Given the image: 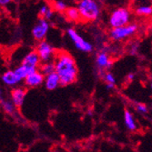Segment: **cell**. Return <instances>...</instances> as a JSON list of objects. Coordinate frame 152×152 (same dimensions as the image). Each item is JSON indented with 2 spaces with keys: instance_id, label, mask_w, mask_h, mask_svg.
Instances as JSON below:
<instances>
[{
  "instance_id": "obj_1",
  "label": "cell",
  "mask_w": 152,
  "mask_h": 152,
  "mask_svg": "<svg viewBox=\"0 0 152 152\" xmlns=\"http://www.w3.org/2000/svg\"><path fill=\"white\" fill-rule=\"evenodd\" d=\"M56 72L60 77L61 86H68L75 83L77 79L78 69L75 59L69 53L58 51L54 60Z\"/></svg>"
},
{
  "instance_id": "obj_2",
  "label": "cell",
  "mask_w": 152,
  "mask_h": 152,
  "mask_svg": "<svg viewBox=\"0 0 152 152\" xmlns=\"http://www.w3.org/2000/svg\"><path fill=\"white\" fill-rule=\"evenodd\" d=\"M77 7L80 13L81 20L83 21H96L100 17L101 7L96 0H79Z\"/></svg>"
},
{
  "instance_id": "obj_3",
  "label": "cell",
  "mask_w": 152,
  "mask_h": 152,
  "mask_svg": "<svg viewBox=\"0 0 152 152\" xmlns=\"http://www.w3.org/2000/svg\"><path fill=\"white\" fill-rule=\"evenodd\" d=\"M131 20V13L126 7H118L112 10L108 18V24L113 27H119L126 26L130 23Z\"/></svg>"
},
{
  "instance_id": "obj_4",
  "label": "cell",
  "mask_w": 152,
  "mask_h": 152,
  "mask_svg": "<svg viewBox=\"0 0 152 152\" xmlns=\"http://www.w3.org/2000/svg\"><path fill=\"white\" fill-rule=\"evenodd\" d=\"M137 29H139V26L134 23H129L119 27H113L109 31V37L114 41H122L134 36Z\"/></svg>"
},
{
  "instance_id": "obj_5",
  "label": "cell",
  "mask_w": 152,
  "mask_h": 152,
  "mask_svg": "<svg viewBox=\"0 0 152 152\" xmlns=\"http://www.w3.org/2000/svg\"><path fill=\"white\" fill-rule=\"evenodd\" d=\"M66 35L70 38V40L74 43L77 49L85 52V53H90L92 52L94 47L93 45L88 42V40H85L82 37V36L73 27H68L66 29Z\"/></svg>"
},
{
  "instance_id": "obj_6",
  "label": "cell",
  "mask_w": 152,
  "mask_h": 152,
  "mask_svg": "<svg viewBox=\"0 0 152 152\" xmlns=\"http://www.w3.org/2000/svg\"><path fill=\"white\" fill-rule=\"evenodd\" d=\"M36 50H37L42 63L53 62L55 60V58H56V55H57V52L55 51L53 46L46 40L39 41Z\"/></svg>"
},
{
  "instance_id": "obj_7",
  "label": "cell",
  "mask_w": 152,
  "mask_h": 152,
  "mask_svg": "<svg viewBox=\"0 0 152 152\" xmlns=\"http://www.w3.org/2000/svg\"><path fill=\"white\" fill-rule=\"evenodd\" d=\"M50 28V25L48 20L44 18H40L37 23L34 25L32 28V37L37 41H42L45 40L48 30Z\"/></svg>"
},
{
  "instance_id": "obj_8",
  "label": "cell",
  "mask_w": 152,
  "mask_h": 152,
  "mask_svg": "<svg viewBox=\"0 0 152 152\" xmlns=\"http://www.w3.org/2000/svg\"><path fill=\"white\" fill-rule=\"evenodd\" d=\"M45 75L40 71V69H37L27 75V77L24 80V84L26 88H38L45 82Z\"/></svg>"
},
{
  "instance_id": "obj_9",
  "label": "cell",
  "mask_w": 152,
  "mask_h": 152,
  "mask_svg": "<svg viewBox=\"0 0 152 152\" xmlns=\"http://www.w3.org/2000/svg\"><path fill=\"white\" fill-rule=\"evenodd\" d=\"M41 63L42 62H41V59L38 56L37 50H32L27 53L23 58L21 64L26 66L31 72H33L37 69H39Z\"/></svg>"
},
{
  "instance_id": "obj_10",
  "label": "cell",
  "mask_w": 152,
  "mask_h": 152,
  "mask_svg": "<svg viewBox=\"0 0 152 152\" xmlns=\"http://www.w3.org/2000/svg\"><path fill=\"white\" fill-rule=\"evenodd\" d=\"M96 64L99 69V73L101 74V77H102L103 74L111 67L112 60L107 52L100 51L98 53V55H96Z\"/></svg>"
},
{
  "instance_id": "obj_11",
  "label": "cell",
  "mask_w": 152,
  "mask_h": 152,
  "mask_svg": "<svg viewBox=\"0 0 152 152\" xmlns=\"http://www.w3.org/2000/svg\"><path fill=\"white\" fill-rule=\"evenodd\" d=\"M1 80L7 87H15L22 82V80L18 77L14 69H7L3 72L1 76Z\"/></svg>"
},
{
  "instance_id": "obj_12",
  "label": "cell",
  "mask_w": 152,
  "mask_h": 152,
  "mask_svg": "<svg viewBox=\"0 0 152 152\" xmlns=\"http://www.w3.org/2000/svg\"><path fill=\"white\" fill-rule=\"evenodd\" d=\"M60 85H61L60 77L56 71L51 74H48L45 77L44 86L48 90H55V89H57L58 88V86H60Z\"/></svg>"
},
{
  "instance_id": "obj_13",
  "label": "cell",
  "mask_w": 152,
  "mask_h": 152,
  "mask_svg": "<svg viewBox=\"0 0 152 152\" xmlns=\"http://www.w3.org/2000/svg\"><path fill=\"white\" fill-rule=\"evenodd\" d=\"M11 100L15 103L17 107H21L25 101L26 90L24 88H15L10 91Z\"/></svg>"
},
{
  "instance_id": "obj_14",
  "label": "cell",
  "mask_w": 152,
  "mask_h": 152,
  "mask_svg": "<svg viewBox=\"0 0 152 152\" xmlns=\"http://www.w3.org/2000/svg\"><path fill=\"white\" fill-rule=\"evenodd\" d=\"M1 106L2 108L4 110V112L10 115V116H14L17 112V106L15 105L12 100H8V99H4L3 98H1Z\"/></svg>"
},
{
  "instance_id": "obj_15",
  "label": "cell",
  "mask_w": 152,
  "mask_h": 152,
  "mask_svg": "<svg viewBox=\"0 0 152 152\" xmlns=\"http://www.w3.org/2000/svg\"><path fill=\"white\" fill-rule=\"evenodd\" d=\"M66 14V18L72 22H77L78 20L81 19L80 18V13L77 9V7H67V9L65 12Z\"/></svg>"
},
{
  "instance_id": "obj_16",
  "label": "cell",
  "mask_w": 152,
  "mask_h": 152,
  "mask_svg": "<svg viewBox=\"0 0 152 152\" xmlns=\"http://www.w3.org/2000/svg\"><path fill=\"white\" fill-rule=\"evenodd\" d=\"M124 122H125L126 127L129 130H132V131L136 130L137 124L135 122L133 115L131 114V112L129 111V110H125V112H124Z\"/></svg>"
},
{
  "instance_id": "obj_17",
  "label": "cell",
  "mask_w": 152,
  "mask_h": 152,
  "mask_svg": "<svg viewBox=\"0 0 152 152\" xmlns=\"http://www.w3.org/2000/svg\"><path fill=\"white\" fill-rule=\"evenodd\" d=\"M54 9L52 7L48 6V5H43L39 8V11H38V14L40 18H46L47 20H50L53 18V16H54Z\"/></svg>"
},
{
  "instance_id": "obj_18",
  "label": "cell",
  "mask_w": 152,
  "mask_h": 152,
  "mask_svg": "<svg viewBox=\"0 0 152 152\" xmlns=\"http://www.w3.org/2000/svg\"><path fill=\"white\" fill-rule=\"evenodd\" d=\"M135 12L140 17H149L152 16V6L149 5H142L136 7Z\"/></svg>"
},
{
  "instance_id": "obj_19",
  "label": "cell",
  "mask_w": 152,
  "mask_h": 152,
  "mask_svg": "<svg viewBox=\"0 0 152 152\" xmlns=\"http://www.w3.org/2000/svg\"><path fill=\"white\" fill-rule=\"evenodd\" d=\"M39 69L45 76H47L48 74H51L56 71V66H55L54 61L53 62H45V63H41V65L39 66Z\"/></svg>"
},
{
  "instance_id": "obj_20",
  "label": "cell",
  "mask_w": 152,
  "mask_h": 152,
  "mask_svg": "<svg viewBox=\"0 0 152 152\" xmlns=\"http://www.w3.org/2000/svg\"><path fill=\"white\" fill-rule=\"evenodd\" d=\"M15 72H16V74L18 75V77L22 80V81H24L25 80V78L27 77V75H28L29 73H31V71L27 68L26 66H24L23 64H20L18 66H17L15 69Z\"/></svg>"
},
{
  "instance_id": "obj_21",
  "label": "cell",
  "mask_w": 152,
  "mask_h": 152,
  "mask_svg": "<svg viewBox=\"0 0 152 152\" xmlns=\"http://www.w3.org/2000/svg\"><path fill=\"white\" fill-rule=\"evenodd\" d=\"M51 7L55 11L58 13H64L67 9L66 4L64 1H62V0H56V1H54Z\"/></svg>"
},
{
  "instance_id": "obj_22",
  "label": "cell",
  "mask_w": 152,
  "mask_h": 152,
  "mask_svg": "<svg viewBox=\"0 0 152 152\" xmlns=\"http://www.w3.org/2000/svg\"><path fill=\"white\" fill-rule=\"evenodd\" d=\"M102 78L106 82V84H107V83H111V84H115L116 85V77H115V76L111 72L106 71L103 74Z\"/></svg>"
},
{
  "instance_id": "obj_23",
  "label": "cell",
  "mask_w": 152,
  "mask_h": 152,
  "mask_svg": "<svg viewBox=\"0 0 152 152\" xmlns=\"http://www.w3.org/2000/svg\"><path fill=\"white\" fill-rule=\"evenodd\" d=\"M137 110L141 114H145L148 112V107L145 104L142 103H139L137 105Z\"/></svg>"
},
{
  "instance_id": "obj_24",
  "label": "cell",
  "mask_w": 152,
  "mask_h": 152,
  "mask_svg": "<svg viewBox=\"0 0 152 152\" xmlns=\"http://www.w3.org/2000/svg\"><path fill=\"white\" fill-rule=\"evenodd\" d=\"M139 44H133V45H131V47H130V49H129V52H130V54H132V55H136L137 53V50H139Z\"/></svg>"
},
{
  "instance_id": "obj_25",
  "label": "cell",
  "mask_w": 152,
  "mask_h": 152,
  "mask_svg": "<svg viewBox=\"0 0 152 152\" xmlns=\"http://www.w3.org/2000/svg\"><path fill=\"white\" fill-rule=\"evenodd\" d=\"M12 2V0H0V5L2 7H7Z\"/></svg>"
},
{
  "instance_id": "obj_26",
  "label": "cell",
  "mask_w": 152,
  "mask_h": 152,
  "mask_svg": "<svg viewBox=\"0 0 152 152\" xmlns=\"http://www.w3.org/2000/svg\"><path fill=\"white\" fill-rule=\"evenodd\" d=\"M134 79H135V75H134L133 73H129V74L127 76V80H128V81L131 82V81H133Z\"/></svg>"
},
{
  "instance_id": "obj_27",
  "label": "cell",
  "mask_w": 152,
  "mask_h": 152,
  "mask_svg": "<svg viewBox=\"0 0 152 152\" xmlns=\"http://www.w3.org/2000/svg\"><path fill=\"white\" fill-rule=\"evenodd\" d=\"M106 88L108 90H111V89H113L115 88V84H111V83H107V84H106Z\"/></svg>"
},
{
  "instance_id": "obj_28",
  "label": "cell",
  "mask_w": 152,
  "mask_h": 152,
  "mask_svg": "<svg viewBox=\"0 0 152 152\" xmlns=\"http://www.w3.org/2000/svg\"><path fill=\"white\" fill-rule=\"evenodd\" d=\"M53 152H63V151H61V150H59V149H55Z\"/></svg>"
},
{
  "instance_id": "obj_29",
  "label": "cell",
  "mask_w": 152,
  "mask_h": 152,
  "mask_svg": "<svg viewBox=\"0 0 152 152\" xmlns=\"http://www.w3.org/2000/svg\"><path fill=\"white\" fill-rule=\"evenodd\" d=\"M150 88H151V89H152V81L150 82Z\"/></svg>"
}]
</instances>
